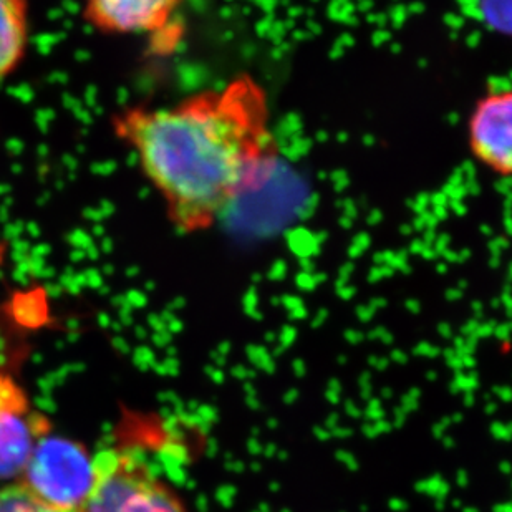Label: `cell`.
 <instances>
[{"label": "cell", "mask_w": 512, "mask_h": 512, "mask_svg": "<svg viewBox=\"0 0 512 512\" xmlns=\"http://www.w3.org/2000/svg\"><path fill=\"white\" fill-rule=\"evenodd\" d=\"M112 121L186 236L214 228L279 158L266 90L247 73L173 107L125 108Z\"/></svg>", "instance_id": "1"}, {"label": "cell", "mask_w": 512, "mask_h": 512, "mask_svg": "<svg viewBox=\"0 0 512 512\" xmlns=\"http://www.w3.org/2000/svg\"><path fill=\"white\" fill-rule=\"evenodd\" d=\"M80 512H191L168 481L128 451L95 456V481Z\"/></svg>", "instance_id": "2"}, {"label": "cell", "mask_w": 512, "mask_h": 512, "mask_svg": "<svg viewBox=\"0 0 512 512\" xmlns=\"http://www.w3.org/2000/svg\"><path fill=\"white\" fill-rule=\"evenodd\" d=\"M0 512H80L55 508L30 493L24 484L10 483L0 488Z\"/></svg>", "instance_id": "8"}, {"label": "cell", "mask_w": 512, "mask_h": 512, "mask_svg": "<svg viewBox=\"0 0 512 512\" xmlns=\"http://www.w3.org/2000/svg\"><path fill=\"white\" fill-rule=\"evenodd\" d=\"M29 44V2L0 0V80L24 60Z\"/></svg>", "instance_id": "7"}, {"label": "cell", "mask_w": 512, "mask_h": 512, "mask_svg": "<svg viewBox=\"0 0 512 512\" xmlns=\"http://www.w3.org/2000/svg\"><path fill=\"white\" fill-rule=\"evenodd\" d=\"M468 145L479 165L501 178L512 173V93L484 95L468 121Z\"/></svg>", "instance_id": "5"}, {"label": "cell", "mask_w": 512, "mask_h": 512, "mask_svg": "<svg viewBox=\"0 0 512 512\" xmlns=\"http://www.w3.org/2000/svg\"><path fill=\"white\" fill-rule=\"evenodd\" d=\"M95 481V456L65 436L47 435L35 446L17 483L55 508L80 511Z\"/></svg>", "instance_id": "3"}, {"label": "cell", "mask_w": 512, "mask_h": 512, "mask_svg": "<svg viewBox=\"0 0 512 512\" xmlns=\"http://www.w3.org/2000/svg\"><path fill=\"white\" fill-rule=\"evenodd\" d=\"M512 0H478V15L494 34L511 35Z\"/></svg>", "instance_id": "9"}, {"label": "cell", "mask_w": 512, "mask_h": 512, "mask_svg": "<svg viewBox=\"0 0 512 512\" xmlns=\"http://www.w3.org/2000/svg\"><path fill=\"white\" fill-rule=\"evenodd\" d=\"M49 426L30 410L24 393L9 378H0V481L17 483L35 446Z\"/></svg>", "instance_id": "4"}, {"label": "cell", "mask_w": 512, "mask_h": 512, "mask_svg": "<svg viewBox=\"0 0 512 512\" xmlns=\"http://www.w3.org/2000/svg\"><path fill=\"white\" fill-rule=\"evenodd\" d=\"M184 0H83V15L107 35H160L168 32Z\"/></svg>", "instance_id": "6"}]
</instances>
